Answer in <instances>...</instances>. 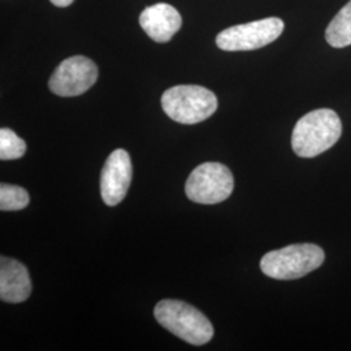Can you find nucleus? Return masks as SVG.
Listing matches in <instances>:
<instances>
[{
    "instance_id": "f257e3e1",
    "label": "nucleus",
    "mask_w": 351,
    "mask_h": 351,
    "mask_svg": "<svg viewBox=\"0 0 351 351\" xmlns=\"http://www.w3.org/2000/svg\"><path fill=\"white\" fill-rule=\"evenodd\" d=\"M342 134L339 114L329 108H320L304 114L294 126L291 147L301 158H315L337 143Z\"/></svg>"
},
{
    "instance_id": "20e7f679",
    "label": "nucleus",
    "mask_w": 351,
    "mask_h": 351,
    "mask_svg": "<svg viewBox=\"0 0 351 351\" xmlns=\"http://www.w3.org/2000/svg\"><path fill=\"white\" fill-rule=\"evenodd\" d=\"M162 107L172 120L193 125L207 120L216 112L217 98L211 90L203 86L178 85L164 93Z\"/></svg>"
},
{
    "instance_id": "4468645a",
    "label": "nucleus",
    "mask_w": 351,
    "mask_h": 351,
    "mask_svg": "<svg viewBox=\"0 0 351 351\" xmlns=\"http://www.w3.org/2000/svg\"><path fill=\"white\" fill-rule=\"evenodd\" d=\"M51 3L53 4V5H56V7H60V8H64V7H68V5H71L75 0H50Z\"/></svg>"
},
{
    "instance_id": "f03ea898",
    "label": "nucleus",
    "mask_w": 351,
    "mask_h": 351,
    "mask_svg": "<svg viewBox=\"0 0 351 351\" xmlns=\"http://www.w3.org/2000/svg\"><path fill=\"white\" fill-rule=\"evenodd\" d=\"M154 315L160 326L194 346L204 345L213 337L211 322L199 310L185 302L160 301L155 306Z\"/></svg>"
},
{
    "instance_id": "1a4fd4ad",
    "label": "nucleus",
    "mask_w": 351,
    "mask_h": 351,
    "mask_svg": "<svg viewBox=\"0 0 351 351\" xmlns=\"http://www.w3.org/2000/svg\"><path fill=\"white\" fill-rule=\"evenodd\" d=\"M139 25L151 39L158 43H165L182 26V17L171 4L158 3L141 13Z\"/></svg>"
},
{
    "instance_id": "423d86ee",
    "label": "nucleus",
    "mask_w": 351,
    "mask_h": 351,
    "mask_svg": "<svg viewBox=\"0 0 351 351\" xmlns=\"http://www.w3.org/2000/svg\"><path fill=\"white\" fill-rule=\"evenodd\" d=\"M282 32L284 21L277 17H268L228 27L217 34L216 45L224 51L258 50L275 42Z\"/></svg>"
},
{
    "instance_id": "ddd939ff",
    "label": "nucleus",
    "mask_w": 351,
    "mask_h": 351,
    "mask_svg": "<svg viewBox=\"0 0 351 351\" xmlns=\"http://www.w3.org/2000/svg\"><path fill=\"white\" fill-rule=\"evenodd\" d=\"M26 143L8 128L0 129V159L14 160L25 155Z\"/></svg>"
},
{
    "instance_id": "7ed1b4c3",
    "label": "nucleus",
    "mask_w": 351,
    "mask_h": 351,
    "mask_svg": "<svg viewBox=\"0 0 351 351\" xmlns=\"http://www.w3.org/2000/svg\"><path fill=\"white\" fill-rule=\"evenodd\" d=\"M326 259L322 247L314 243H295L267 252L261 261L265 276L276 280H295L317 269Z\"/></svg>"
},
{
    "instance_id": "6e6552de",
    "label": "nucleus",
    "mask_w": 351,
    "mask_h": 351,
    "mask_svg": "<svg viewBox=\"0 0 351 351\" xmlns=\"http://www.w3.org/2000/svg\"><path fill=\"white\" fill-rule=\"evenodd\" d=\"M132 160L125 150L117 149L107 158L101 169V194L107 206H116L125 198L132 182Z\"/></svg>"
},
{
    "instance_id": "9b49d317",
    "label": "nucleus",
    "mask_w": 351,
    "mask_h": 351,
    "mask_svg": "<svg viewBox=\"0 0 351 351\" xmlns=\"http://www.w3.org/2000/svg\"><path fill=\"white\" fill-rule=\"evenodd\" d=\"M326 42L335 49H343L351 45V0L339 10L329 23L326 32Z\"/></svg>"
},
{
    "instance_id": "f8f14e48",
    "label": "nucleus",
    "mask_w": 351,
    "mask_h": 351,
    "mask_svg": "<svg viewBox=\"0 0 351 351\" xmlns=\"http://www.w3.org/2000/svg\"><path fill=\"white\" fill-rule=\"evenodd\" d=\"M30 198L25 189L1 184L0 185V210L1 211H20L29 204Z\"/></svg>"
},
{
    "instance_id": "9d476101",
    "label": "nucleus",
    "mask_w": 351,
    "mask_h": 351,
    "mask_svg": "<svg viewBox=\"0 0 351 351\" xmlns=\"http://www.w3.org/2000/svg\"><path fill=\"white\" fill-rule=\"evenodd\" d=\"M32 293V281L24 264L0 258V298L7 303L25 302Z\"/></svg>"
},
{
    "instance_id": "0eeeda50",
    "label": "nucleus",
    "mask_w": 351,
    "mask_h": 351,
    "mask_svg": "<svg viewBox=\"0 0 351 351\" xmlns=\"http://www.w3.org/2000/svg\"><path fill=\"white\" fill-rule=\"evenodd\" d=\"M98 80V66L85 56L65 59L51 75L49 88L59 97H78Z\"/></svg>"
},
{
    "instance_id": "39448f33",
    "label": "nucleus",
    "mask_w": 351,
    "mask_h": 351,
    "mask_svg": "<svg viewBox=\"0 0 351 351\" xmlns=\"http://www.w3.org/2000/svg\"><path fill=\"white\" fill-rule=\"evenodd\" d=\"M234 189V178L224 164L208 162L198 165L189 176L185 191L190 201L216 204L228 199Z\"/></svg>"
}]
</instances>
